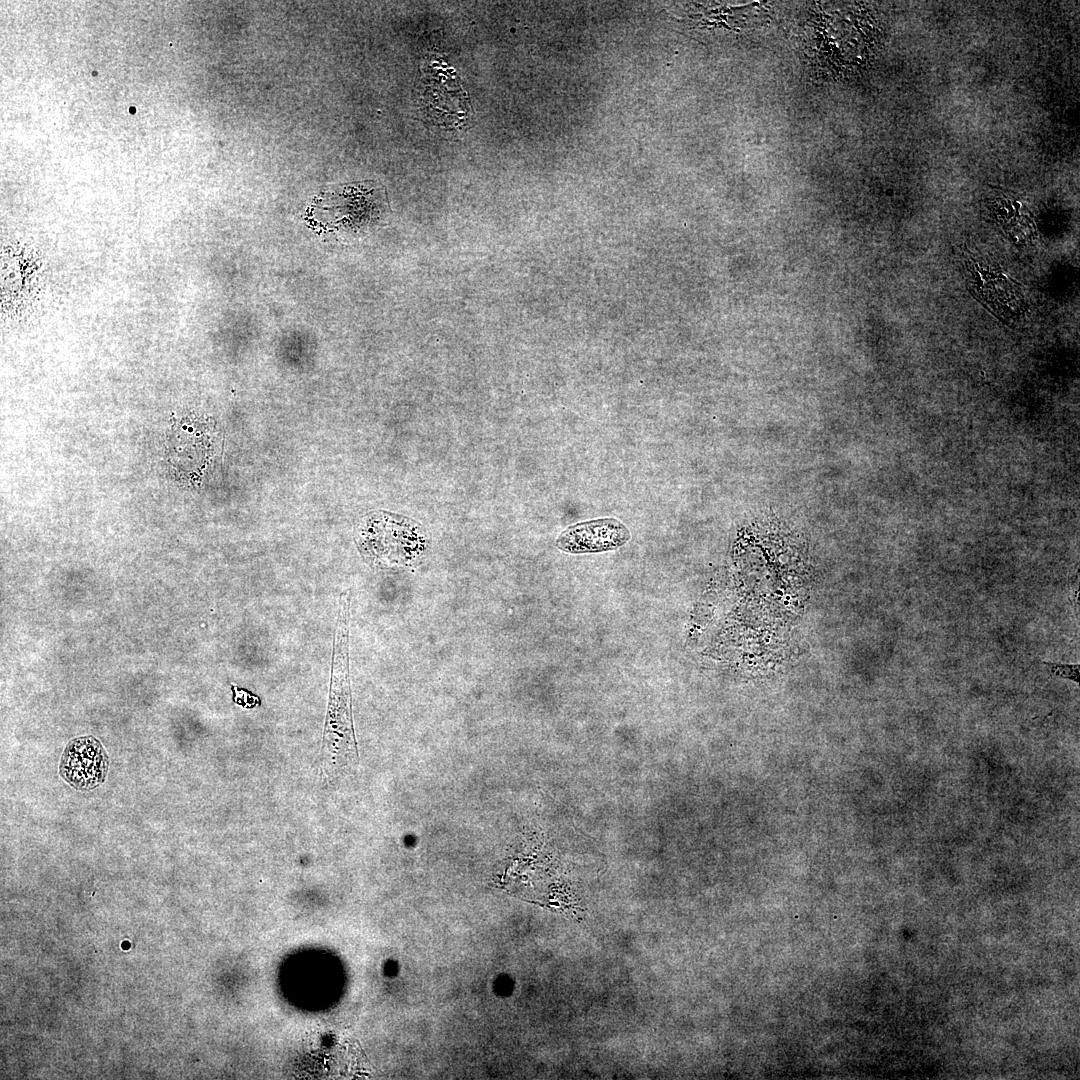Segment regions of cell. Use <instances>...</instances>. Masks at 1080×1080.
Returning <instances> with one entry per match:
<instances>
[{
  "label": "cell",
  "instance_id": "1",
  "mask_svg": "<svg viewBox=\"0 0 1080 1080\" xmlns=\"http://www.w3.org/2000/svg\"><path fill=\"white\" fill-rule=\"evenodd\" d=\"M349 613L350 593L344 592L340 597L338 612L325 736L327 742L341 743L343 752L356 753L349 681Z\"/></svg>",
  "mask_w": 1080,
  "mask_h": 1080
},
{
  "label": "cell",
  "instance_id": "2",
  "mask_svg": "<svg viewBox=\"0 0 1080 1080\" xmlns=\"http://www.w3.org/2000/svg\"><path fill=\"white\" fill-rule=\"evenodd\" d=\"M967 282L972 294L996 317L1008 325L1020 321L1028 304L1013 279L989 262L970 257L966 261Z\"/></svg>",
  "mask_w": 1080,
  "mask_h": 1080
},
{
  "label": "cell",
  "instance_id": "3",
  "mask_svg": "<svg viewBox=\"0 0 1080 1080\" xmlns=\"http://www.w3.org/2000/svg\"><path fill=\"white\" fill-rule=\"evenodd\" d=\"M108 758L94 737H79L68 743L60 761V775L78 790H91L106 777Z\"/></svg>",
  "mask_w": 1080,
  "mask_h": 1080
},
{
  "label": "cell",
  "instance_id": "5",
  "mask_svg": "<svg viewBox=\"0 0 1080 1080\" xmlns=\"http://www.w3.org/2000/svg\"><path fill=\"white\" fill-rule=\"evenodd\" d=\"M1049 671L1058 677L1071 679L1078 682L1079 677V665L1078 664H1059L1044 662Z\"/></svg>",
  "mask_w": 1080,
  "mask_h": 1080
},
{
  "label": "cell",
  "instance_id": "4",
  "mask_svg": "<svg viewBox=\"0 0 1080 1080\" xmlns=\"http://www.w3.org/2000/svg\"><path fill=\"white\" fill-rule=\"evenodd\" d=\"M630 539L628 528L615 518H601L569 526L557 538L559 549L573 554L615 550Z\"/></svg>",
  "mask_w": 1080,
  "mask_h": 1080
}]
</instances>
